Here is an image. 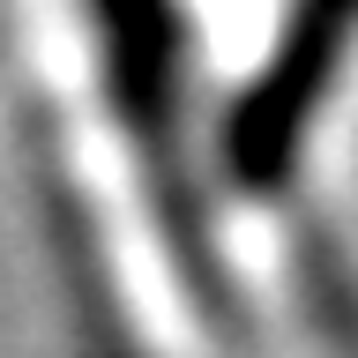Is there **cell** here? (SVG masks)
Wrapping results in <instances>:
<instances>
[{
  "label": "cell",
  "mask_w": 358,
  "mask_h": 358,
  "mask_svg": "<svg viewBox=\"0 0 358 358\" xmlns=\"http://www.w3.org/2000/svg\"><path fill=\"white\" fill-rule=\"evenodd\" d=\"M97 67H105V97L142 157V187H150V217L172 246L179 284L194 291V313L217 336H239V291L224 276V254L209 239V201L194 187V157H187V22L179 0H83Z\"/></svg>",
  "instance_id": "cell-1"
},
{
  "label": "cell",
  "mask_w": 358,
  "mask_h": 358,
  "mask_svg": "<svg viewBox=\"0 0 358 358\" xmlns=\"http://www.w3.org/2000/svg\"><path fill=\"white\" fill-rule=\"evenodd\" d=\"M351 38H358V0H291L284 8L262 75L231 97L224 134H217L231 187H246V194L291 187L299 157H306V134H313V112L336 90V67H343Z\"/></svg>",
  "instance_id": "cell-2"
}]
</instances>
